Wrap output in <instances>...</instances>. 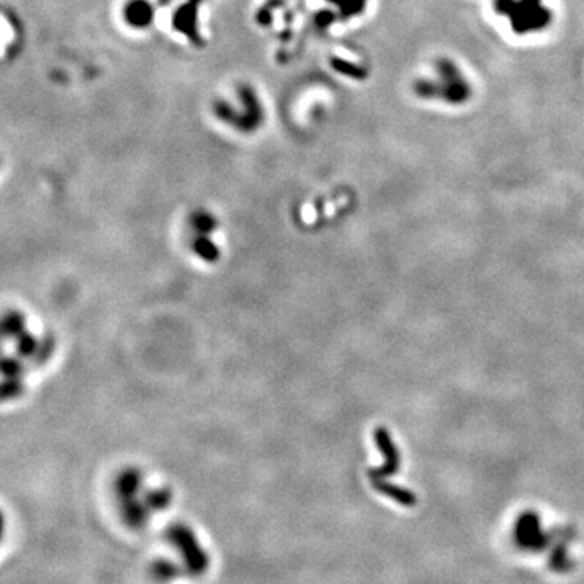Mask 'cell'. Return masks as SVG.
<instances>
[{"mask_svg":"<svg viewBox=\"0 0 584 584\" xmlns=\"http://www.w3.org/2000/svg\"><path fill=\"white\" fill-rule=\"evenodd\" d=\"M237 91L244 111L239 112L231 104L226 103V101H216L215 108H213L215 109V114L219 120L235 127L240 132H255L263 122L262 103L258 101L255 91L249 85H240Z\"/></svg>","mask_w":584,"mask_h":584,"instance_id":"cell-1","label":"cell"},{"mask_svg":"<svg viewBox=\"0 0 584 584\" xmlns=\"http://www.w3.org/2000/svg\"><path fill=\"white\" fill-rule=\"evenodd\" d=\"M503 10L513 12L508 15L513 16V23L520 31L534 30V28L544 25L547 18L537 0H521L520 4L513 2V0H503Z\"/></svg>","mask_w":584,"mask_h":584,"instance_id":"cell-2","label":"cell"},{"mask_svg":"<svg viewBox=\"0 0 584 584\" xmlns=\"http://www.w3.org/2000/svg\"><path fill=\"white\" fill-rule=\"evenodd\" d=\"M196 15H198V4L189 2L181 5L176 10V13L172 16V25L179 33L187 36L190 39V43L195 44V46H201L203 41H201V36L198 33V23H196Z\"/></svg>","mask_w":584,"mask_h":584,"instance_id":"cell-3","label":"cell"},{"mask_svg":"<svg viewBox=\"0 0 584 584\" xmlns=\"http://www.w3.org/2000/svg\"><path fill=\"white\" fill-rule=\"evenodd\" d=\"M153 5L148 0H128L123 9V18L132 28H146L153 21Z\"/></svg>","mask_w":584,"mask_h":584,"instance_id":"cell-4","label":"cell"},{"mask_svg":"<svg viewBox=\"0 0 584 584\" xmlns=\"http://www.w3.org/2000/svg\"><path fill=\"white\" fill-rule=\"evenodd\" d=\"M440 70L443 73V77H445V85H451L454 88L464 89V83H463L461 78L456 75V70H454L453 67L443 65V67H440ZM440 89H442V82L419 83V85H417V93L422 94V96H438Z\"/></svg>","mask_w":584,"mask_h":584,"instance_id":"cell-5","label":"cell"},{"mask_svg":"<svg viewBox=\"0 0 584 584\" xmlns=\"http://www.w3.org/2000/svg\"><path fill=\"white\" fill-rule=\"evenodd\" d=\"M330 64L333 67V70L341 73V75L356 78V80H364L365 78V70L362 67L352 64V62H347L341 57H333L330 60Z\"/></svg>","mask_w":584,"mask_h":584,"instance_id":"cell-6","label":"cell"},{"mask_svg":"<svg viewBox=\"0 0 584 584\" xmlns=\"http://www.w3.org/2000/svg\"><path fill=\"white\" fill-rule=\"evenodd\" d=\"M365 9V0H344L339 7V12L342 18H349V16L362 13Z\"/></svg>","mask_w":584,"mask_h":584,"instance_id":"cell-7","label":"cell"},{"mask_svg":"<svg viewBox=\"0 0 584 584\" xmlns=\"http://www.w3.org/2000/svg\"><path fill=\"white\" fill-rule=\"evenodd\" d=\"M331 21H335V13L330 10H323L315 15V25L318 28H327Z\"/></svg>","mask_w":584,"mask_h":584,"instance_id":"cell-8","label":"cell"},{"mask_svg":"<svg viewBox=\"0 0 584 584\" xmlns=\"http://www.w3.org/2000/svg\"><path fill=\"white\" fill-rule=\"evenodd\" d=\"M257 21L260 25H269L271 23V12H269V5L268 7H265V9H262L260 12H258V15H257Z\"/></svg>","mask_w":584,"mask_h":584,"instance_id":"cell-9","label":"cell"},{"mask_svg":"<svg viewBox=\"0 0 584 584\" xmlns=\"http://www.w3.org/2000/svg\"><path fill=\"white\" fill-rule=\"evenodd\" d=\"M4 539H5V518H4L2 511H0V546H2Z\"/></svg>","mask_w":584,"mask_h":584,"instance_id":"cell-10","label":"cell"},{"mask_svg":"<svg viewBox=\"0 0 584 584\" xmlns=\"http://www.w3.org/2000/svg\"><path fill=\"white\" fill-rule=\"evenodd\" d=\"M328 2H331V4H335V5H338V7H341L344 0H328Z\"/></svg>","mask_w":584,"mask_h":584,"instance_id":"cell-11","label":"cell"},{"mask_svg":"<svg viewBox=\"0 0 584 584\" xmlns=\"http://www.w3.org/2000/svg\"><path fill=\"white\" fill-rule=\"evenodd\" d=\"M169 2H172V0H159L161 5H167Z\"/></svg>","mask_w":584,"mask_h":584,"instance_id":"cell-12","label":"cell"},{"mask_svg":"<svg viewBox=\"0 0 584 584\" xmlns=\"http://www.w3.org/2000/svg\"><path fill=\"white\" fill-rule=\"evenodd\" d=\"M190 2H195V4H200L201 0H190Z\"/></svg>","mask_w":584,"mask_h":584,"instance_id":"cell-13","label":"cell"}]
</instances>
